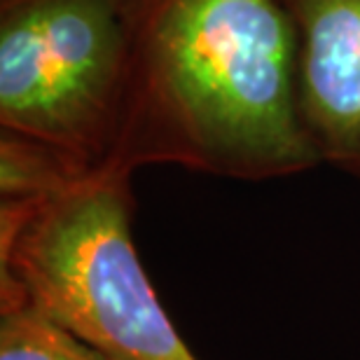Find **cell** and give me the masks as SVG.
Instances as JSON below:
<instances>
[{"label": "cell", "instance_id": "6da1fadb", "mask_svg": "<svg viewBox=\"0 0 360 360\" xmlns=\"http://www.w3.org/2000/svg\"><path fill=\"white\" fill-rule=\"evenodd\" d=\"M153 164L232 180L319 167L288 0H146L112 167Z\"/></svg>", "mask_w": 360, "mask_h": 360}, {"label": "cell", "instance_id": "7a4b0ae2", "mask_svg": "<svg viewBox=\"0 0 360 360\" xmlns=\"http://www.w3.org/2000/svg\"><path fill=\"white\" fill-rule=\"evenodd\" d=\"M131 213V174L120 169L0 201V288L115 360H199L143 269Z\"/></svg>", "mask_w": 360, "mask_h": 360}, {"label": "cell", "instance_id": "3957f363", "mask_svg": "<svg viewBox=\"0 0 360 360\" xmlns=\"http://www.w3.org/2000/svg\"><path fill=\"white\" fill-rule=\"evenodd\" d=\"M146 0H0V131L115 169Z\"/></svg>", "mask_w": 360, "mask_h": 360}, {"label": "cell", "instance_id": "277c9868", "mask_svg": "<svg viewBox=\"0 0 360 360\" xmlns=\"http://www.w3.org/2000/svg\"><path fill=\"white\" fill-rule=\"evenodd\" d=\"M300 110L321 164L360 180V0H288Z\"/></svg>", "mask_w": 360, "mask_h": 360}, {"label": "cell", "instance_id": "5b68a950", "mask_svg": "<svg viewBox=\"0 0 360 360\" xmlns=\"http://www.w3.org/2000/svg\"><path fill=\"white\" fill-rule=\"evenodd\" d=\"M0 360H115L0 288Z\"/></svg>", "mask_w": 360, "mask_h": 360}]
</instances>
